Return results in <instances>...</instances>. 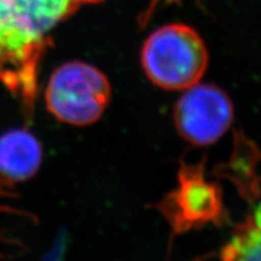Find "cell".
<instances>
[{
	"instance_id": "obj_1",
	"label": "cell",
	"mask_w": 261,
	"mask_h": 261,
	"mask_svg": "<svg viewBox=\"0 0 261 261\" xmlns=\"http://www.w3.org/2000/svg\"><path fill=\"white\" fill-rule=\"evenodd\" d=\"M80 4L79 0H0V83L29 115L48 34Z\"/></svg>"
},
{
	"instance_id": "obj_6",
	"label": "cell",
	"mask_w": 261,
	"mask_h": 261,
	"mask_svg": "<svg viewBox=\"0 0 261 261\" xmlns=\"http://www.w3.org/2000/svg\"><path fill=\"white\" fill-rule=\"evenodd\" d=\"M42 162V149L27 129H12L0 136V178L24 181L34 177Z\"/></svg>"
},
{
	"instance_id": "obj_3",
	"label": "cell",
	"mask_w": 261,
	"mask_h": 261,
	"mask_svg": "<svg viewBox=\"0 0 261 261\" xmlns=\"http://www.w3.org/2000/svg\"><path fill=\"white\" fill-rule=\"evenodd\" d=\"M112 98L109 80L84 62H69L54 71L45 90L51 115L71 126H87L100 119Z\"/></svg>"
},
{
	"instance_id": "obj_8",
	"label": "cell",
	"mask_w": 261,
	"mask_h": 261,
	"mask_svg": "<svg viewBox=\"0 0 261 261\" xmlns=\"http://www.w3.org/2000/svg\"><path fill=\"white\" fill-rule=\"evenodd\" d=\"M80 3H97V2H102V0H79Z\"/></svg>"
},
{
	"instance_id": "obj_4",
	"label": "cell",
	"mask_w": 261,
	"mask_h": 261,
	"mask_svg": "<svg viewBox=\"0 0 261 261\" xmlns=\"http://www.w3.org/2000/svg\"><path fill=\"white\" fill-rule=\"evenodd\" d=\"M173 116L182 138L196 146H205L218 142L230 128L233 106L219 87L196 84L179 98Z\"/></svg>"
},
{
	"instance_id": "obj_7",
	"label": "cell",
	"mask_w": 261,
	"mask_h": 261,
	"mask_svg": "<svg viewBox=\"0 0 261 261\" xmlns=\"http://www.w3.org/2000/svg\"><path fill=\"white\" fill-rule=\"evenodd\" d=\"M221 261H261V204L238 226L224 247Z\"/></svg>"
},
{
	"instance_id": "obj_2",
	"label": "cell",
	"mask_w": 261,
	"mask_h": 261,
	"mask_svg": "<svg viewBox=\"0 0 261 261\" xmlns=\"http://www.w3.org/2000/svg\"><path fill=\"white\" fill-rule=\"evenodd\" d=\"M143 69L156 86L168 91L187 90L200 83L208 65V51L197 32L173 23L156 29L140 55Z\"/></svg>"
},
{
	"instance_id": "obj_5",
	"label": "cell",
	"mask_w": 261,
	"mask_h": 261,
	"mask_svg": "<svg viewBox=\"0 0 261 261\" xmlns=\"http://www.w3.org/2000/svg\"><path fill=\"white\" fill-rule=\"evenodd\" d=\"M162 212L174 232L219 220L223 213V196L220 189L207 181L200 168L182 167L179 184L162 203Z\"/></svg>"
}]
</instances>
